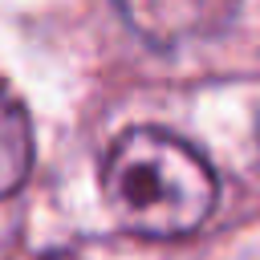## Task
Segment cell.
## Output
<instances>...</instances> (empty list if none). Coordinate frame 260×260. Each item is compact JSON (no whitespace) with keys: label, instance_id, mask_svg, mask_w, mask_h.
Segmentation results:
<instances>
[{"label":"cell","instance_id":"obj_1","mask_svg":"<svg viewBox=\"0 0 260 260\" xmlns=\"http://www.w3.org/2000/svg\"><path fill=\"white\" fill-rule=\"evenodd\" d=\"M102 191L122 228L138 236H187L215 207V175L183 138L134 126L102 167Z\"/></svg>","mask_w":260,"mask_h":260},{"label":"cell","instance_id":"obj_2","mask_svg":"<svg viewBox=\"0 0 260 260\" xmlns=\"http://www.w3.org/2000/svg\"><path fill=\"white\" fill-rule=\"evenodd\" d=\"M240 0H118L122 16L154 45H179L219 32Z\"/></svg>","mask_w":260,"mask_h":260},{"label":"cell","instance_id":"obj_3","mask_svg":"<svg viewBox=\"0 0 260 260\" xmlns=\"http://www.w3.org/2000/svg\"><path fill=\"white\" fill-rule=\"evenodd\" d=\"M32 167V130L20 102L0 89V195H12Z\"/></svg>","mask_w":260,"mask_h":260}]
</instances>
